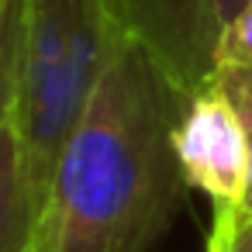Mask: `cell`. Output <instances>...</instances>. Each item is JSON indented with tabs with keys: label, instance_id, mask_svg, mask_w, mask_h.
I'll list each match as a JSON object with an SVG mask.
<instances>
[{
	"label": "cell",
	"instance_id": "9c48e42d",
	"mask_svg": "<svg viewBox=\"0 0 252 252\" xmlns=\"http://www.w3.org/2000/svg\"><path fill=\"white\" fill-rule=\"evenodd\" d=\"M214 80L221 83V90L231 97L235 111L242 114L245 131H249V145H252V73H249V69H218ZM242 218H252V187H249V197H245Z\"/></svg>",
	"mask_w": 252,
	"mask_h": 252
},
{
	"label": "cell",
	"instance_id": "3957f363",
	"mask_svg": "<svg viewBox=\"0 0 252 252\" xmlns=\"http://www.w3.org/2000/svg\"><path fill=\"white\" fill-rule=\"evenodd\" d=\"M173 149L187 187L207 193L214 211L242 214L252 187V145L242 114L218 80L190 94L173 131Z\"/></svg>",
	"mask_w": 252,
	"mask_h": 252
},
{
	"label": "cell",
	"instance_id": "8992f818",
	"mask_svg": "<svg viewBox=\"0 0 252 252\" xmlns=\"http://www.w3.org/2000/svg\"><path fill=\"white\" fill-rule=\"evenodd\" d=\"M21 28H25V0H0V125L11 118L14 104Z\"/></svg>",
	"mask_w": 252,
	"mask_h": 252
},
{
	"label": "cell",
	"instance_id": "7a4b0ae2",
	"mask_svg": "<svg viewBox=\"0 0 252 252\" xmlns=\"http://www.w3.org/2000/svg\"><path fill=\"white\" fill-rule=\"evenodd\" d=\"M125 35L114 0H25L11 125L38 221L63 149L83 121Z\"/></svg>",
	"mask_w": 252,
	"mask_h": 252
},
{
	"label": "cell",
	"instance_id": "30bf717a",
	"mask_svg": "<svg viewBox=\"0 0 252 252\" xmlns=\"http://www.w3.org/2000/svg\"><path fill=\"white\" fill-rule=\"evenodd\" d=\"M211 4H214V14H218V25H224V21H231L238 14V7L249 4V0H211Z\"/></svg>",
	"mask_w": 252,
	"mask_h": 252
},
{
	"label": "cell",
	"instance_id": "ba28073f",
	"mask_svg": "<svg viewBox=\"0 0 252 252\" xmlns=\"http://www.w3.org/2000/svg\"><path fill=\"white\" fill-rule=\"evenodd\" d=\"M207 252H252V218L214 211Z\"/></svg>",
	"mask_w": 252,
	"mask_h": 252
},
{
	"label": "cell",
	"instance_id": "52a82bcc",
	"mask_svg": "<svg viewBox=\"0 0 252 252\" xmlns=\"http://www.w3.org/2000/svg\"><path fill=\"white\" fill-rule=\"evenodd\" d=\"M218 69H249L252 73V0L231 21L221 25L218 35V52H214Z\"/></svg>",
	"mask_w": 252,
	"mask_h": 252
},
{
	"label": "cell",
	"instance_id": "277c9868",
	"mask_svg": "<svg viewBox=\"0 0 252 252\" xmlns=\"http://www.w3.org/2000/svg\"><path fill=\"white\" fill-rule=\"evenodd\" d=\"M114 11L187 97L214 80L221 25L211 0H114Z\"/></svg>",
	"mask_w": 252,
	"mask_h": 252
},
{
	"label": "cell",
	"instance_id": "5b68a950",
	"mask_svg": "<svg viewBox=\"0 0 252 252\" xmlns=\"http://www.w3.org/2000/svg\"><path fill=\"white\" fill-rule=\"evenodd\" d=\"M38 218L25 183L21 145L11 118L0 125V252H32Z\"/></svg>",
	"mask_w": 252,
	"mask_h": 252
},
{
	"label": "cell",
	"instance_id": "6da1fadb",
	"mask_svg": "<svg viewBox=\"0 0 252 252\" xmlns=\"http://www.w3.org/2000/svg\"><path fill=\"white\" fill-rule=\"evenodd\" d=\"M187 100L125 35L63 149L32 252H152L187 187L173 149Z\"/></svg>",
	"mask_w": 252,
	"mask_h": 252
}]
</instances>
